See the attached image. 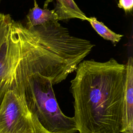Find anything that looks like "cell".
<instances>
[{"mask_svg": "<svg viewBox=\"0 0 133 133\" xmlns=\"http://www.w3.org/2000/svg\"><path fill=\"white\" fill-rule=\"evenodd\" d=\"M71 81L79 133H121L126 66L111 58L83 60Z\"/></svg>", "mask_w": 133, "mask_h": 133, "instance_id": "obj_1", "label": "cell"}, {"mask_svg": "<svg viewBox=\"0 0 133 133\" xmlns=\"http://www.w3.org/2000/svg\"><path fill=\"white\" fill-rule=\"evenodd\" d=\"M16 86L29 110L50 133H74L77 131L73 117L60 110L51 79L39 73L23 76L14 73Z\"/></svg>", "mask_w": 133, "mask_h": 133, "instance_id": "obj_2", "label": "cell"}, {"mask_svg": "<svg viewBox=\"0 0 133 133\" xmlns=\"http://www.w3.org/2000/svg\"><path fill=\"white\" fill-rule=\"evenodd\" d=\"M0 133H50L29 110L12 73L0 81Z\"/></svg>", "mask_w": 133, "mask_h": 133, "instance_id": "obj_3", "label": "cell"}, {"mask_svg": "<svg viewBox=\"0 0 133 133\" xmlns=\"http://www.w3.org/2000/svg\"><path fill=\"white\" fill-rule=\"evenodd\" d=\"M20 55V40L17 21L12 20L9 31L0 46V81L12 72Z\"/></svg>", "mask_w": 133, "mask_h": 133, "instance_id": "obj_4", "label": "cell"}, {"mask_svg": "<svg viewBox=\"0 0 133 133\" xmlns=\"http://www.w3.org/2000/svg\"><path fill=\"white\" fill-rule=\"evenodd\" d=\"M126 66V76L121 133H133V59L131 56L128 58Z\"/></svg>", "mask_w": 133, "mask_h": 133, "instance_id": "obj_5", "label": "cell"}, {"mask_svg": "<svg viewBox=\"0 0 133 133\" xmlns=\"http://www.w3.org/2000/svg\"><path fill=\"white\" fill-rule=\"evenodd\" d=\"M34 1V7L30 9L26 15V26L31 28L35 26L44 25L50 22H58V18L54 9L47 8V4L44 8H41L36 0Z\"/></svg>", "mask_w": 133, "mask_h": 133, "instance_id": "obj_6", "label": "cell"}, {"mask_svg": "<svg viewBox=\"0 0 133 133\" xmlns=\"http://www.w3.org/2000/svg\"><path fill=\"white\" fill-rule=\"evenodd\" d=\"M56 7L54 9L58 20L69 19H79L87 20V17L79 9L74 0H55Z\"/></svg>", "mask_w": 133, "mask_h": 133, "instance_id": "obj_7", "label": "cell"}, {"mask_svg": "<svg viewBox=\"0 0 133 133\" xmlns=\"http://www.w3.org/2000/svg\"><path fill=\"white\" fill-rule=\"evenodd\" d=\"M87 20L89 21L94 29L104 39L111 41L115 45L120 41L123 35L117 34L104 24L103 23L98 21L94 17H87Z\"/></svg>", "mask_w": 133, "mask_h": 133, "instance_id": "obj_8", "label": "cell"}, {"mask_svg": "<svg viewBox=\"0 0 133 133\" xmlns=\"http://www.w3.org/2000/svg\"><path fill=\"white\" fill-rule=\"evenodd\" d=\"M12 20L9 15L0 12V46L9 31Z\"/></svg>", "mask_w": 133, "mask_h": 133, "instance_id": "obj_9", "label": "cell"}, {"mask_svg": "<svg viewBox=\"0 0 133 133\" xmlns=\"http://www.w3.org/2000/svg\"><path fill=\"white\" fill-rule=\"evenodd\" d=\"M118 6L125 11L130 12L132 10L133 0H119Z\"/></svg>", "mask_w": 133, "mask_h": 133, "instance_id": "obj_10", "label": "cell"}]
</instances>
